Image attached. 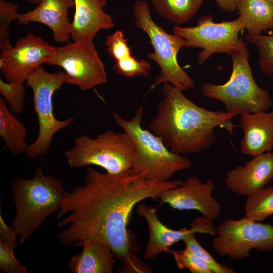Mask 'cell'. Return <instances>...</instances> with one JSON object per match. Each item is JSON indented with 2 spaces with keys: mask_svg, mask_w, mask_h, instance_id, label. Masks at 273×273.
<instances>
[{
  "mask_svg": "<svg viewBox=\"0 0 273 273\" xmlns=\"http://www.w3.org/2000/svg\"><path fill=\"white\" fill-rule=\"evenodd\" d=\"M26 83L33 94L34 110L38 122V134L36 140L28 145L25 154L33 158L46 155L54 135L68 126L73 118L64 120L57 119L54 114L53 96L62 85L68 82L65 72H48L41 66L35 69L27 78Z\"/></svg>",
  "mask_w": 273,
  "mask_h": 273,
  "instance_id": "cell-8",
  "label": "cell"
},
{
  "mask_svg": "<svg viewBox=\"0 0 273 273\" xmlns=\"http://www.w3.org/2000/svg\"><path fill=\"white\" fill-rule=\"evenodd\" d=\"M133 14L135 27L147 34L154 49V52L149 53L147 57L156 62L160 69L154 85L168 82L182 92L194 88V81L177 61V54L185 47V39L167 33L158 26L151 18L145 1L138 0L134 3Z\"/></svg>",
  "mask_w": 273,
  "mask_h": 273,
  "instance_id": "cell-7",
  "label": "cell"
},
{
  "mask_svg": "<svg viewBox=\"0 0 273 273\" xmlns=\"http://www.w3.org/2000/svg\"><path fill=\"white\" fill-rule=\"evenodd\" d=\"M63 154L71 168L96 165L117 174L131 169L134 146L124 131L107 130L95 138L85 135L76 138L73 147Z\"/></svg>",
  "mask_w": 273,
  "mask_h": 273,
  "instance_id": "cell-6",
  "label": "cell"
},
{
  "mask_svg": "<svg viewBox=\"0 0 273 273\" xmlns=\"http://www.w3.org/2000/svg\"><path fill=\"white\" fill-rule=\"evenodd\" d=\"M12 199L16 213L11 225L23 244L47 218L59 210L67 192L60 177L45 175L40 166L30 179L20 177L12 180Z\"/></svg>",
  "mask_w": 273,
  "mask_h": 273,
  "instance_id": "cell-3",
  "label": "cell"
},
{
  "mask_svg": "<svg viewBox=\"0 0 273 273\" xmlns=\"http://www.w3.org/2000/svg\"><path fill=\"white\" fill-rule=\"evenodd\" d=\"M168 82L162 83L163 99L157 104L156 115L149 128L173 153L195 154L209 148L215 141L217 127L233 133L236 115L213 111L197 105Z\"/></svg>",
  "mask_w": 273,
  "mask_h": 273,
  "instance_id": "cell-2",
  "label": "cell"
},
{
  "mask_svg": "<svg viewBox=\"0 0 273 273\" xmlns=\"http://www.w3.org/2000/svg\"><path fill=\"white\" fill-rule=\"evenodd\" d=\"M240 121L243 131V136L240 142L242 154L256 156L271 150L273 148V112L242 113Z\"/></svg>",
  "mask_w": 273,
  "mask_h": 273,
  "instance_id": "cell-18",
  "label": "cell"
},
{
  "mask_svg": "<svg viewBox=\"0 0 273 273\" xmlns=\"http://www.w3.org/2000/svg\"><path fill=\"white\" fill-rule=\"evenodd\" d=\"M214 188L212 179L202 183L197 177L191 176L181 185L161 192L157 200L175 209L198 211L214 221L221 213L219 203L212 196Z\"/></svg>",
  "mask_w": 273,
  "mask_h": 273,
  "instance_id": "cell-13",
  "label": "cell"
},
{
  "mask_svg": "<svg viewBox=\"0 0 273 273\" xmlns=\"http://www.w3.org/2000/svg\"><path fill=\"white\" fill-rule=\"evenodd\" d=\"M113 67L117 74L126 77L148 76L151 69L150 63L144 59L138 60L132 56L115 61Z\"/></svg>",
  "mask_w": 273,
  "mask_h": 273,
  "instance_id": "cell-26",
  "label": "cell"
},
{
  "mask_svg": "<svg viewBox=\"0 0 273 273\" xmlns=\"http://www.w3.org/2000/svg\"><path fill=\"white\" fill-rule=\"evenodd\" d=\"M27 128L9 110L6 102L0 98V136L5 146L14 155L26 152L28 144L26 142Z\"/></svg>",
  "mask_w": 273,
  "mask_h": 273,
  "instance_id": "cell-21",
  "label": "cell"
},
{
  "mask_svg": "<svg viewBox=\"0 0 273 273\" xmlns=\"http://www.w3.org/2000/svg\"><path fill=\"white\" fill-rule=\"evenodd\" d=\"M23 1L29 2V3L36 4H38L41 1V0H23Z\"/></svg>",
  "mask_w": 273,
  "mask_h": 273,
  "instance_id": "cell-34",
  "label": "cell"
},
{
  "mask_svg": "<svg viewBox=\"0 0 273 273\" xmlns=\"http://www.w3.org/2000/svg\"><path fill=\"white\" fill-rule=\"evenodd\" d=\"M237 18L242 29L250 35L261 34L273 28V3L270 0H239Z\"/></svg>",
  "mask_w": 273,
  "mask_h": 273,
  "instance_id": "cell-20",
  "label": "cell"
},
{
  "mask_svg": "<svg viewBox=\"0 0 273 273\" xmlns=\"http://www.w3.org/2000/svg\"><path fill=\"white\" fill-rule=\"evenodd\" d=\"M212 246L220 256L236 260L247 258L252 249L273 251V226L251 221L245 217L228 218L216 227Z\"/></svg>",
  "mask_w": 273,
  "mask_h": 273,
  "instance_id": "cell-9",
  "label": "cell"
},
{
  "mask_svg": "<svg viewBox=\"0 0 273 273\" xmlns=\"http://www.w3.org/2000/svg\"><path fill=\"white\" fill-rule=\"evenodd\" d=\"M183 241L185 245V248L191 251L207 263L213 273H233L234 272L228 266L217 262L212 255L197 242L194 236V233L186 236Z\"/></svg>",
  "mask_w": 273,
  "mask_h": 273,
  "instance_id": "cell-29",
  "label": "cell"
},
{
  "mask_svg": "<svg viewBox=\"0 0 273 273\" xmlns=\"http://www.w3.org/2000/svg\"><path fill=\"white\" fill-rule=\"evenodd\" d=\"M270 1L273 3V0H270Z\"/></svg>",
  "mask_w": 273,
  "mask_h": 273,
  "instance_id": "cell-35",
  "label": "cell"
},
{
  "mask_svg": "<svg viewBox=\"0 0 273 273\" xmlns=\"http://www.w3.org/2000/svg\"><path fill=\"white\" fill-rule=\"evenodd\" d=\"M55 48L42 37L29 33L14 46L1 50V72L8 82L24 83L35 69L47 63Z\"/></svg>",
  "mask_w": 273,
  "mask_h": 273,
  "instance_id": "cell-12",
  "label": "cell"
},
{
  "mask_svg": "<svg viewBox=\"0 0 273 273\" xmlns=\"http://www.w3.org/2000/svg\"><path fill=\"white\" fill-rule=\"evenodd\" d=\"M122 31L117 30L112 35L107 36L106 51L109 56L117 61L132 56L131 48L129 47Z\"/></svg>",
  "mask_w": 273,
  "mask_h": 273,
  "instance_id": "cell-30",
  "label": "cell"
},
{
  "mask_svg": "<svg viewBox=\"0 0 273 273\" xmlns=\"http://www.w3.org/2000/svg\"><path fill=\"white\" fill-rule=\"evenodd\" d=\"M246 39L257 49L258 64L262 73L273 77V35L247 34Z\"/></svg>",
  "mask_w": 273,
  "mask_h": 273,
  "instance_id": "cell-24",
  "label": "cell"
},
{
  "mask_svg": "<svg viewBox=\"0 0 273 273\" xmlns=\"http://www.w3.org/2000/svg\"><path fill=\"white\" fill-rule=\"evenodd\" d=\"M17 4L5 0H0V49H8L10 43L9 27L13 20H17L18 13Z\"/></svg>",
  "mask_w": 273,
  "mask_h": 273,
  "instance_id": "cell-27",
  "label": "cell"
},
{
  "mask_svg": "<svg viewBox=\"0 0 273 273\" xmlns=\"http://www.w3.org/2000/svg\"><path fill=\"white\" fill-rule=\"evenodd\" d=\"M62 67L68 82L82 90L107 81V74L93 41L67 42L56 47L47 63Z\"/></svg>",
  "mask_w": 273,
  "mask_h": 273,
  "instance_id": "cell-10",
  "label": "cell"
},
{
  "mask_svg": "<svg viewBox=\"0 0 273 273\" xmlns=\"http://www.w3.org/2000/svg\"><path fill=\"white\" fill-rule=\"evenodd\" d=\"M220 9L224 11L233 12L237 10V6L239 0H213Z\"/></svg>",
  "mask_w": 273,
  "mask_h": 273,
  "instance_id": "cell-33",
  "label": "cell"
},
{
  "mask_svg": "<svg viewBox=\"0 0 273 273\" xmlns=\"http://www.w3.org/2000/svg\"><path fill=\"white\" fill-rule=\"evenodd\" d=\"M0 93L13 113L17 114L23 111L25 97L24 83L0 79Z\"/></svg>",
  "mask_w": 273,
  "mask_h": 273,
  "instance_id": "cell-25",
  "label": "cell"
},
{
  "mask_svg": "<svg viewBox=\"0 0 273 273\" xmlns=\"http://www.w3.org/2000/svg\"><path fill=\"white\" fill-rule=\"evenodd\" d=\"M143 114L142 105L129 120L112 112L115 122L128 134L133 144L131 169L143 173L146 179L166 181L176 172L190 168L192 163L188 158L172 152L159 137L141 127Z\"/></svg>",
  "mask_w": 273,
  "mask_h": 273,
  "instance_id": "cell-4",
  "label": "cell"
},
{
  "mask_svg": "<svg viewBox=\"0 0 273 273\" xmlns=\"http://www.w3.org/2000/svg\"><path fill=\"white\" fill-rule=\"evenodd\" d=\"M171 252L179 269H187L191 273H213L208 265L190 250L185 248Z\"/></svg>",
  "mask_w": 273,
  "mask_h": 273,
  "instance_id": "cell-28",
  "label": "cell"
},
{
  "mask_svg": "<svg viewBox=\"0 0 273 273\" xmlns=\"http://www.w3.org/2000/svg\"><path fill=\"white\" fill-rule=\"evenodd\" d=\"M158 14L171 23L182 24L198 11L204 0H151Z\"/></svg>",
  "mask_w": 273,
  "mask_h": 273,
  "instance_id": "cell-22",
  "label": "cell"
},
{
  "mask_svg": "<svg viewBox=\"0 0 273 273\" xmlns=\"http://www.w3.org/2000/svg\"><path fill=\"white\" fill-rule=\"evenodd\" d=\"M15 248L0 239V269L5 273H26V267L15 257Z\"/></svg>",
  "mask_w": 273,
  "mask_h": 273,
  "instance_id": "cell-31",
  "label": "cell"
},
{
  "mask_svg": "<svg viewBox=\"0 0 273 273\" xmlns=\"http://www.w3.org/2000/svg\"><path fill=\"white\" fill-rule=\"evenodd\" d=\"M245 217L260 222L273 215V187H264L246 196Z\"/></svg>",
  "mask_w": 273,
  "mask_h": 273,
  "instance_id": "cell-23",
  "label": "cell"
},
{
  "mask_svg": "<svg viewBox=\"0 0 273 273\" xmlns=\"http://www.w3.org/2000/svg\"><path fill=\"white\" fill-rule=\"evenodd\" d=\"M136 211L145 219L149 229V240L144 255L146 259H153L160 253L170 252L172 245L183 241L190 234L216 235V226L213 221L205 217L194 219L189 229L174 230L164 225L159 220L156 208L141 204L138 205Z\"/></svg>",
  "mask_w": 273,
  "mask_h": 273,
  "instance_id": "cell-14",
  "label": "cell"
},
{
  "mask_svg": "<svg viewBox=\"0 0 273 273\" xmlns=\"http://www.w3.org/2000/svg\"><path fill=\"white\" fill-rule=\"evenodd\" d=\"M197 23L190 27L176 26L173 33L185 39V47L202 49L197 55L198 64H203L215 53L231 55L238 48L241 39L239 34L242 29L237 19L215 23L212 15H207L200 17Z\"/></svg>",
  "mask_w": 273,
  "mask_h": 273,
  "instance_id": "cell-11",
  "label": "cell"
},
{
  "mask_svg": "<svg viewBox=\"0 0 273 273\" xmlns=\"http://www.w3.org/2000/svg\"><path fill=\"white\" fill-rule=\"evenodd\" d=\"M17 236L16 230L12 225H7L0 215V239L15 249Z\"/></svg>",
  "mask_w": 273,
  "mask_h": 273,
  "instance_id": "cell-32",
  "label": "cell"
},
{
  "mask_svg": "<svg viewBox=\"0 0 273 273\" xmlns=\"http://www.w3.org/2000/svg\"><path fill=\"white\" fill-rule=\"evenodd\" d=\"M75 6L74 0H41L34 9L19 14L18 23L22 24L38 22L52 30L54 40L58 43L68 42L71 22L68 9Z\"/></svg>",
  "mask_w": 273,
  "mask_h": 273,
  "instance_id": "cell-16",
  "label": "cell"
},
{
  "mask_svg": "<svg viewBox=\"0 0 273 273\" xmlns=\"http://www.w3.org/2000/svg\"><path fill=\"white\" fill-rule=\"evenodd\" d=\"M249 56L247 44L241 38L238 48L231 55L232 71L228 81L222 85L206 83L202 86L204 96L220 101L226 112L236 115L266 111L273 106L268 92L260 87L253 77Z\"/></svg>",
  "mask_w": 273,
  "mask_h": 273,
  "instance_id": "cell-5",
  "label": "cell"
},
{
  "mask_svg": "<svg viewBox=\"0 0 273 273\" xmlns=\"http://www.w3.org/2000/svg\"><path fill=\"white\" fill-rule=\"evenodd\" d=\"M75 12L71 22L70 37L74 42L93 41L102 29L114 27L111 16L104 10L107 0H74Z\"/></svg>",
  "mask_w": 273,
  "mask_h": 273,
  "instance_id": "cell-17",
  "label": "cell"
},
{
  "mask_svg": "<svg viewBox=\"0 0 273 273\" xmlns=\"http://www.w3.org/2000/svg\"><path fill=\"white\" fill-rule=\"evenodd\" d=\"M273 180V153L254 156L243 166L237 165L227 172L226 188L239 196H247Z\"/></svg>",
  "mask_w": 273,
  "mask_h": 273,
  "instance_id": "cell-15",
  "label": "cell"
},
{
  "mask_svg": "<svg viewBox=\"0 0 273 273\" xmlns=\"http://www.w3.org/2000/svg\"><path fill=\"white\" fill-rule=\"evenodd\" d=\"M81 252L72 256L68 268L73 273H112L114 254L106 245L96 241L85 240Z\"/></svg>",
  "mask_w": 273,
  "mask_h": 273,
  "instance_id": "cell-19",
  "label": "cell"
},
{
  "mask_svg": "<svg viewBox=\"0 0 273 273\" xmlns=\"http://www.w3.org/2000/svg\"><path fill=\"white\" fill-rule=\"evenodd\" d=\"M181 180L146 179L132 169L117 174L89 167L84 183L68 192L56 216L59 235L65 245L81 246L85 240L108 246L115 256L132 269L140 270L133 252L134 239L127 226L134 206L143 200H157L162 191L181 185Z\"/></svg>",
  "mask_w": 273,
  "mask_h": 273,
  "instance_id": "cell-1",
  "label": "cell"
}]
</instances>
